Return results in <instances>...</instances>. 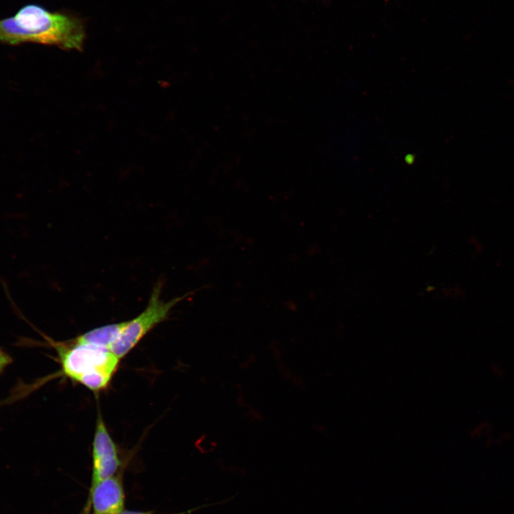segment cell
Listing matches in <instances>:
<instances>
[{
  "mask_svg": "<svg viewBox=\"0 0 514 514\" xmlns=\"http://www.w3.org/2000/svg\"><path fill=\"white\" fill-rule=\"evenodd\" d=\"M121 465L117 446L104 420L98 413L92 442V475L91 488L97 483L114 475Z\"/></svg>",
  "mask_w": 514,
  "mask_h": 514,
  "instance_id": "cell-4",
  "label": "cell"
},
{
  "mask_svg": "<svg viewBox=\"0 0 514 514\" xmlns=\"http://www.w3.org/2000/svg\"><path fill=\"white\" fill-rule=\"evenodd\" d=\"M163 283L153 286L145 309L127 323L110 350L120 359L126 356L156 326L164 321L171 309L192 292L165 301L161 298Z\"/></svg>",
  "mask_w": 514,
  "mask_h": 514,
  "instance_id": "cell-3",
  "label": "cell"
},
{
  "mask_svg": "<svg viewBox=\"0 0 514 514\" xmlns=\"http://www.w3.org/2000/svg\"><path fill=\"white\" fill-rule=\"evenodd\" d=\"M126 321L95 328L71 339L78 343L90 344L110 349L126 327Z\"/></svg>",
  "mask_w": 514,
  "mask_h": 514,
  "instance_id": "cell-6",
  "label": "cell"
},
{
  "mask_svg": "<svg viewBox=\"0 0 514 514\" xmlns=\"http://www.w3.org/2000/svg\"><path fill=\"white\" fill-rule=\"evenodd\" d=\"M491 371L497 377H502L504 375V370L498 364L491 365Z\"/></svg>",
  "mask_w": 514,
  "mask_h": 514,
  "instance_id": "cell-8",
  "label": "cell"
},
{
  "mask_svg": "<svg viewBox=\"0 0 514 514\" xmlns=\"http://www.w3.org/2000/svg\"><path fill=\"white\" fill-rule=\"evenodd\" d=\"M124 492L120 476H111L90 489L93 514H119L124 511Z\"/></svg>",
  "mask_w": 514,
  "mask_h": 514,
  "instance_id": "cell-5",
  "label": "cell"
},
{
  "mask_svg": "<svg viewBox=\"0 0 514 514\" xmlns=\"http://www.w3.org/2000/svg\"><path fill=\"white\" fill-rule=\"evenodd\" d=\"M49 343L56 350L61 368L56 376L66 378L94 393L108 388L121 360L110 349L71 339L63 342L49 339Z\"/></svg>",
  "mask_w": 514,
  "mask_h": 514,
  "instance_id": "cell-2",
  "label": "cell"
},
{
  "mask_svg": "<svg viewBox=\"0 0 514 514\" xmlns=\"http://www.w3.org/2000/svg\"><path fill=\"white\" fill-rule=\"evenodd\" d=\"M196 510V509H193V510H188V511H186V512L180 513H173V514H187V513H190V512H191V511ZM119 514H153V513H151V512H140V511L124 510V511H122V512H121V513H119Z\"/></svg>",
  "mask_w": 514,
  "mask_h": 514,
  "instance_id": "cell-9",
  "label": "cell"
},
{
  "mask_svg": "<svg viewBox=\"0 0 514 514\" xmlns=\"http://www.w3.org/2000/svg\"><path fill=\"white\" fill-rule=\"evenodd\" d=\"M84 38L79 19L51 12L35 4L25 5L14 16L0 19V41L9 44L33 42L79 50Z\"/></svg>",
  "mask_w": 514,
  "mask_h": 514,
  "instance_id": "cell-1",
  "label": "cell"
},
{
  "mask_svg": "<svg viewBox=\"0 0 514 514\" xmlns=\"http://www.w3.org/2000/svg\"><path fill=\"white\" fill-rule=\"evenodd\" d=\"M12 361L11 356L0 349V374Z\"/></svg>",
  "mask_w": 514,
  "mask_h": 514,
  "instance_id": "cell-7",
  "label": "cell"
}]
</instances>
